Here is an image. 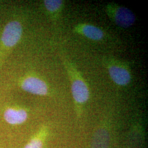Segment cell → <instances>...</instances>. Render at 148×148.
I'll list each match as a JSON object with an SVG mask.
<instances>
[{"label": "cell", "mask_w": 148, "mask_h": 148, "mask_svg": "<svg viewBox=\"0 0 148 148\" xmlns=\"http://www.w3.org/2000/svg\"><path fill=\"white\" fill-rule=\"evenodd\" d=\"M22 89L36 95H46L48 93L47 85L41 79L35 76H28L21 82Z\"/></svg>", "instance_id": "4"}, {"label": "cell", "mask_w": 148, "mask_h": 148, "mask_svg": "<svg viewBox=\"0 0 148 148\" xmlns=\"http://www.w3.org/2000/svg\"><path fill=\"white\" fill-rule=\"evenodd\" d=\"M24 148H42V143L38 139H34Z\"/></svg>", "instance_id": "10"}, {"label": "cell", "mask_w": 148, "mask_h": 148, "mask_svg": "<svg viewBox=\"0 0 148 148\" xmlns=\"http://www.w3.org/2000/svg\"><path fill=\"white\" fill-rule=\"evenodd\" d=\"M27 117V111L24 109L8 108L4 113L5 121L11 125L21 124L26 121Z\"/></svg>", "instance_id": "7"}, {"label": "cell", "mask_w": 148, "mask_h": 148, "mask_svg": "<svg viewBox=\"0 0 148 148\" xmlns=\"http://www.w3.org/2000/svg\"><path fill=\"white\" fill-rule=\"evenodd\" d=\"M70 75L71 77V92L74 99L77 103H84L89 98V90L84 80L72 66H69Z\"/></svg>", "instance_id": "2"}, {"label": "cell", "mask_w": 148, "mask_h": 148, "mask_svg": "<svg viewBox=\"0 0 148 148\" xmlns=\"http://www.w3.org/2000/svg\"><path fill=\"white\" fill-rule=\"evenodd\" d=\"M109 143V133L104 129L95 132L92 141V148H108Z\"/></svg>", "instance_id": "8"}, {"label": "cell", "mask_w": 148, "mask_h": 148, "mask_svg": "<svg viewBox=\"0 0 148 148\" xmlns=\"http://www.w3.org/2000/svg\"><path fill=\"white\" fill-rule=\"evenodd\" d=\"M108 11L112 21L119 27L127 28L132 26L136 21L132 11L125 7L111 5Z\"/></svg>", "instance_id": "3"}, {"label": "cell", "mask_w": 148, "mask_h": 148, "mask_svg": "<svg viewBox=\"0 0 148 148\" xmlns=\"http://www.w3.org/2000/svg\"><path fill=\"white\" fill-rule=\"evenodd\" d=\"M23 27L19 21H10L5 25L0 38V68L6 57L19 42Z\"/></svg>", "instance_id": "1"}, {"label": "cell", "mask_w": 148, "mask_h": 148, "mask_svg": "<svg viewBox=\"0 0 148 148\" xmlns=\"http://www.w3.org/2000/svg\"><path fill=\"white\" fill-rule=\"evenodd\" d=\"M76 28L77 32H79L85 37L92 40H101L104 36V32L100 28L90 24H80Z\"/></svg>", "instance_id": "6"}, {"label": "cell", "mask_w": 148, "mask_h": 148, "mask_svg": "<svg viewBox=\"0 0 148 148\" xmlns=\"http://www.w3.org/2000/svg\"><path fill=\"white\" fill-rule=\"evenodd\" d=\"M108 71L111 79L117 85L126 86L130 82L131 74L125 67L119 65H111L109 66Z\"/></svg>", "instance_id": "5"}, {"label": "cell", "mask_w": 148, "mask_h": 148, "mask_svg": "<svg viewBox=\"0 0 148 148\" xmlns=\"http://www.w3.org/2000/svg\"><path fill=\"white\" fill-rule=\"evenodd\" d=\"M63 4V1L60 0H46L44 1V5L48 11L54 13L58 11Z\"/></svg>", "instance_id": "9"}]
</instances>
